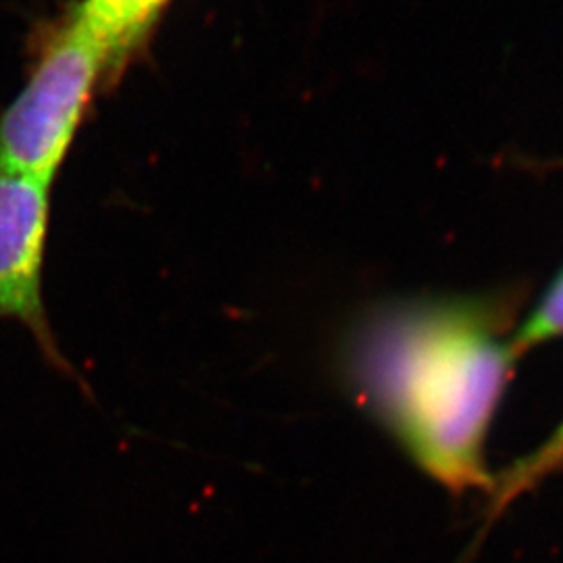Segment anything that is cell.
<instances>
[{
    "mask_svg": "<svg viewBox=\"0 0 563 563\" xmlns=\"http://www.w3.org/2000/svg\"><path fill=\"white\" fill-rule=\"evenodd\" d=\"M514 360L483 305L401 301L367 309L349 328L339 372L407 457L460 495L495 483L484 446Z\"/></svg>",
    "mask_w": 563,
    "mask_h": 563,
    "instance_id": "6da1fadb",
    "label": "cell"
},
{
    "mask_svg": "<svg viewBox=\"0 0 563 563\" xmlns=\"http://www.w3.org/2000/svg\"><path fill=\"white\" fill-rule=\"evenodd\" d=\"M113 76L74 7L42 27L20 95L0 115V169L53 184L90 104Z\"/></svg>",
    "mask_w": 563,
    "mask_h": 563,
    "instance_id": "7a4b0ae2",
    "label": "cell"
},
{
    "mask_svg": "<svg viewBox=\"0 0 563 563\" xmlns=\"http://www.w3.org/2000/svg\"><path fill=\"white\" fill-rule=\"evenodd\" d=\"M51 225V186L0 169V322L23 323L44 362L81 383L65 360L44 307V257Z\"/></svg>",
    "mask_w": 563,
    "mask_h": 563,
    "instance_id": "3957f363",
    "label": "cell"
},
{
    "mask_svg": "<svg viewBox=\"0 0 563 563\" xmlns=\"http://www.w3.org/2000/svg\"><path fill=\"white\" fill-rule=\"evenodd\" d=\"M174 0H81L76 15L101 42L113 81L153 38Z\"/></svg>",
    "mask_w": 563,
    "mask_h": 563,
    "instance_id": "277c9868",
    "label": "cell"
},
{
    "mask_svg": "<svg viewBox=\"0 0 563 563\" xmlns=\"http://www.w3.org/2000/svg\"><path fill=\"white\" fill-rule=\"evenodd\" d=\"M563 472V422L539 449L511 463L493 483L490 507L504 511L507 505L522 497L537 484Z\"/></svg>",
    "mask_w": 563,
    "mask_h": 563,
    "instance_id": "5b68a950",
    "label": "cell"
},
{
    "mask_svg": "<svg viewBox=\"0 0 563 563\" xmlns=\"http://www.w3.org/2000/svg\"><path fill=\"white\" fill-rule=\"evenodd\" d=\"M563 336V269L544 290L541 301L530 311L522 328L511 339L514 355L528 353L530 349Z\"/></svg>",
    "mask_w": 563,
    "mask_h": 563,
    "instance_id": "8992f818",
    "label": "cell"
}]
</instances>
